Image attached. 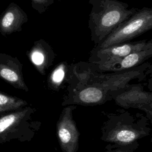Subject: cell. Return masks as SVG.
Returning <instances> with one entry per match:
<instances>
[{"instance_id":"cell-2","label":"cell","mask_w":152,"mask_h":152,"mask_svg":"<svg viewBox=\"0 0 152 152\" xmlns=\"http://www.w3.org/2000/svg\"><path fill=\"white\" fill-rule=\"evenodd\" d=\"M148 119L140 115L137 117L127 111L107 115L102 128L101 139L107 142L126 145L149 135L151 129Z\"/></svg>"},{"instance_id":"cell-5","label":"cell","mask_w":152,"mask_h":152,"mask_svg":"<svg viewBox=\"0 0 152 152\" xmlns=\"http://www.w3.org/2000/svg\"><path fill=\"white\" fill-rule=\"evenodd\" d=\"M74 104L65 107L56 124V135L62 152H77L80 132L73 119Z\"/></svg>"},{"instance_id":"cell-9","label":"cell","mask_w":152,"mask_h":152,"mask_svg":"<svg viewBox=\"0 0 152 152\" xmlns=\"http://www.w3.org/2000/svg\"><path fill=\"white\" fill-rule=\"evenodd\" d=\"M33 110L30 107L15 110L0 118V142H5L17 135L21 130Z\"/></svg>"},{"instance_id":"cell-11","label":"cell","mask_w":152,"mask_h":152,"mask_svg":"<svg viewBox=\"0 0 152 152\" xmlns=\"http://www.w3.org/2000/svg\"><path fill=\"white\" fill-rule=\"evenodd\" d=\"M21 66L17 58L0 53V77L18 88L27 91L21 77Z\"/></svg>"},{"instance_id":"cell-15","label":"cell","mask_w":152,"mask_h":152,"mask_svg":"<svg viewBox=\"0 0 152 152\" xmlns=\"http://www.w3.org/2000/svg\"><path fill=\"white\" fill-rule=\"evenodd\" d=\"M138 146V142L126 145L110 143L105 147L104 152H135Z\"/></svg>"},{"instance_id":"cell-12","label":"cell","mask_w":152,"mask_h":152,"mask_svg":"<svg viewBox=\"0 0 152 152\" xmlns=\"http://www.w3.org/2000/svg\"><path fill=\"white\" fill-rule=\"evenodd\" d=\"M29 56L32 62L43 71L52 64L55 53L49 44L44 39H40L34 42L29 52Z\"/></svg>"},{"instance_id":"cell-7","label":"cell","mask_w":152,"mask_h":152,"mask_svg":"<svg viewBox=\"0 0 152 152\" xmlns=\"http://www.w3.org/2000/svg\"><path fill=\"white\" fill-rule=\"evenodd\" d=\"M110 96L118 106L125 109L134 108L145 112L152 104V91H145L141 84H128L112 92Z\"/></svg>"},{"instance_id":"cell-14","label":"cell","mask_w":152,"mask_h":152,"mask_svg":"<svg viewBox=\"0 0 152 152\" xmlns=\"http://www.w3.org/2000/svg\"><path fill=\"white\" fill-rule=\"evenodd\" d=\"M26 104L25 101L19 98L9 96L0 93V109L5 112L19 109Z\"/></svg>"},{"instance_id":"cell-17","label":"cell","mask_w":152,"mask_h":152,"mask_svg":"<svg viewBox=\"0 0 152 152\" xmlns=\"http://www.w3.org/2000/svg\"><path fill=\"white\" fill-rule=\"evenodd\" d=\"M145 76H148L147 87L150 90H152V64H150V65L147 69L146 71L145 72Z\"/></svg>"},{"instance_id":"cell-6","label":"cell","mask_w":152,"mask_h":152,"mask_svg":"<svg viewBox=\"0 0 152 152\" xmlns=\"http://www.w3.org/2000/svg\"><path fill=\"white\" fill-rule=\"evenodd\" d=\"M152 45L150 40L126 42L105 48L94 46L90 53L88 62L95 65L109 63L122 58L129 53Z\"/></svg>"},{"instance_id":"cell-20","label":"cell","mask_w":152,"mask_h":152,"mask_svg":"<svg viewBox=\"0 0 152 152\" xmlns=\"http://www.w3.org/2000/svg\"><path fill=\"white\" fill-rule=\"evenodd\" d=\"M150 41H151V42H152V37H151V39H150Z\"/></svg>"},{"instance_id":"cell-13","label":"cell","mask_w":152,"mask_h":152,"mask_svg":"<svg viewBox=\"0 0 152 152\" xmlns=\"http://www.w3.org/2000/svg\"><path fill=\"white\" fill-rule=\"evenodd\" d=\"M72 75V64L69 65L66 62L59 64L53 70L50 77L51 87L59 90L65 82L69 83Z\"/></svg>"},{"instance_id":"cell-3","label":"cell","mask_w":152,"mask_h":152,"mask_svg":"<svg viewBox=\"0 0 152 152\" xmlns=\"http://www.w3.org/2000/svg\"><path fill=\"white\" fill-rule=\"evenodd\" d=\"M150 30H152V7H143L138 9L103 42L95 46L105 48L129 42Z\"/></svg>"},{"instance_id":"cell-18","label":"cell","mask_w":152,"mask_h":152,"mask_svg":"<svg viewBox=\"0 0 152 152\" xmlns=\"http://www.w3.org/2000/svg\"><path fill=\"white\" fill-rule=\"evenodd\" d=\"M144 112L145 113V116L148 120L150 121L151 124H152V104Z\"/></svg>"},{"instance_id":"cell-16","label":"cell","mask_w":152,"mask_h":152,"mask_svg":"<svg viewBox=\"0 0 152 152\" xmlns=\"http://www.w3.org/2000/svg\"><path fill=\"white\" fill-rule=\"evenodd\" d=\"M55 0H31L32 8L40 14L45 12L53 4Z\"/></svg>"},{"instance_id":"cell-4","label":"cell","mask_w":152,"mask_h":152,"mask_svg":"<svg viewBox=\"0 0 152 152\" xmlns=\"http://www.w3.org/2000/svg\"><path fill=\"white\" fill-rule=\"evenodd\" d=\"M69 84L68 92L63 105L94 106L103 104L112 99L110 94L107 91L93 84L78 81L72 75Z\"/></svg>"},{"instance_id":"cell-21","label":"cell","mask_w":152,"mask_h":152,"mask_svg":"<svg viewBox=\"0 0 152 152\" xmlns=\"http://www.w3.org/2000/svg\"><path fill=\"white\" fill-rule=\"evenodd\" d=\"M0 15H1V14H0Z\"/></svg>"},{"instance_id":"cell-19","label":"cell","mask_w":152,"mask_h":152,"mask_svg":"<svg viewBox=\"0 0 152 152\" xmlns=\"http://www.w3.org/2000/svg\"><path fill=\"white\" fill-rule=\"evenodd\" d=\"M3 112H6L5 110H4L3 109H0V113H3Z\"/></svg>"},{"instance_id":"cell-1","label":"cell","mask_w":152,"mask_h":152,"mask_svg":"<svg viewBox=\"0 0 152 152\" xmlns=\"http://www.w3.org/2000/svg\"><path fill=\"white\" fill-rule=\"evenodd\" d=\"M91 10L88 27L91 40L99 45L116 27L129 18L138 8L119 0H88Z\"/></svg>"},{"instance_id":"cell-10","label":"cell","mask_w":152,"mask_h":152,"mask_svg":"<svg viewBox=\"0 0 152 152\" xmlns=\"http://www.w3.org/2000/svg\"><path fill=\"white\" fill-rule=\"evenodd\" d=\"M28 20L26 12L14 2L10 3L0 15V33L7 36L20 31Z\"/></svg>"},{"instance_id":"cell-8","label":"cell","mask_w":152,"mask_h":152,"mask_svg":"<svg viewBox=\"0 0 152 152\" xmlns=\"http://www.w3.org/2000/svg\"><path fill=\"white\" fill-rule=\"evenodd\" d=\"M151 58H152V45L109 63L101 65L91 64L93 68L99 72H119L138 66Z\"/></svg>"}]
</instances>
